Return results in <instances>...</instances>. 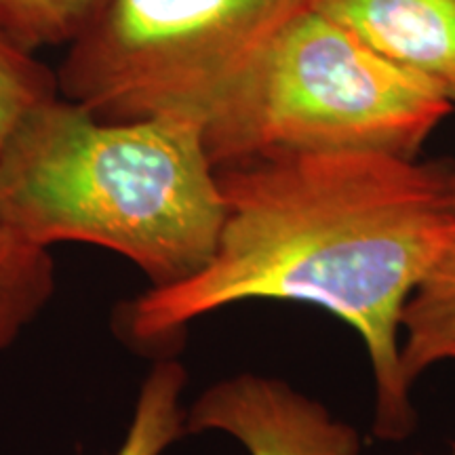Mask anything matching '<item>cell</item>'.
Returning a JSON list of instances; mask_svg holds the SVG:
<instances>
[{
  "label": "cell",
  "instance_id": "1",
  "mask_svg": "<svg viewBox=\"0 0 455 455\" xmlns=\"http://www.w3.org/2000/svg\"><path fill=\"white\" fill-rule=\"evenodd\" d=\"M218 178L226 218L212 261L131 299L124 335L150 348L241 301L316 306L365 344L375 436L407 439L418 415L401 373V310L455 238L445 164L375 152H266L218 167Z\"/></svg>",
  "mask_w": 455,
  "mask_h": 455
},
{
  "label": "cell",
  "instance_id": "5",
  "mask_svg": "<svg viewBox=\"0 0 455 455\" xmlns=\"http://www.w3.org/2000/svg\"><path fill=\"white\" fill-rule=\"evenodd\" d=\"M186 432H221L249 455H361L355 426L283 379L255 373L209 386L186 413Z\"/></svg>",
  "mask_w": 455,
  "mask_h": 455
},
{
  "label": "cell",
  "instance_id": "6",
  "mask_svg": "<svg viewBox=\"0 0 455 455\" xmlns=\"http://www.w3.org/2000/svg\"><path fill=\"white\" fill-rule=\"evenodd\" d=\"M312 4L455 106V0H312Z\"/></svg>",
  "mask_w": 455,
  "mask_h": 455
},
{
  "label": "cell",
  "instance_id": "9",
  "mask_svg": "<svg viewBox=\"0 0 455 455\" xmlns=\"http://www.w3.org/2000/svg\"><path fill=\"white\" fill-rule=\"evenodd\" d=\"M188 373L175 358H161L146 375L121 447L114 455H163L188 435L181 392Z\"/></svg>",
  "mask_w": 455,
  "mask_h": 455
},
{
  "label": "cell",
  "instance_id": "12",
  "mask_svg": "<svg viewBox=\"0 0 455 455\" xmlns=\"http://www.w3.org/2000/svg\"><path fill=\"white\" fill-rule=\"evenodd\" d=\"M447 192H449V198H451V207L455 212V164L453 167H447Z\"/></svg>",
  "mask_w": 455,
  "mask_h": 455
},
{
  "label": "cell",
  "instance_id": "4",
  "mask_svg": "<svg viewBox=\"0 0 455 455\" xmlns=\"http://www.w3.org/2000/svg\"><path fill=\"white\" fill-rule=\"evenodd\" d=\"M453 108L310 4L266 61L243 161L266 152L418 158Z\"/></svg>",
  "mask_w": 455,
  "mask_h": 455
},
{
  "label": "cell",
  "instance_id": "2",
  "mask_svg": "<svg viewBox=\"0 0 455 455\" xmlns=\"http://www.w3.org/2000/svg\"><path fill=\"white\" fill-rule=\"evenodd\" d=\"M0 218L47 249L104 247L171 287L212 261L226 203L196 121H104L57 93L0 148Z\"/></svg>",
  "mask_w": 455,
  "mask_h": 455
},
{
  "label": "cell",
  "instance_id": "10",
  "mask_svg": "<svg viewBox=\"0 0 455 455\" xmlns=\"http://www.w3.org/2000/svg\"><path fill=\"white\" fill-rule=\"evenodd\" d=\"M104 4L106 0H0V32L32 53L70 44Z\"/></svg>",
  "mask_w": 455,
  "mask_h": 455
},
{
  "label": "cell",
  "instance_id": "8",
  "mask_svg": "<svg viewBox=\"0 0 455 455\" xmlns=\"http://www.w3.org/2000/svg\"><path fill=\"white\" fill-rule=\"evenodd\" d=\"M53 293L51 249L28 241L0 218V352L36 321Z\"/></svg>",
  "mask_w": 455,
  "mask_h": 455
},
{
  "label": "cell",
  "instance_id": "3",
  "mask_svg": "<svg viewBox=\"0 0 455 455\" xmlns=\"http://www.w3.org/2000/svg\"><path fill=\"white\" fill-rule=\"evenodd\" d=\"M312 0H106L68 44L61 98L104 121L186 116L218 167L247 152L266 61Z\"/></svg>",
  "mask_w": 455,
  "mask_h": 455
},
{
  "label": "cell",
  "instance_id": "14",
  "mask_svg": "<svg viewBox=\"0 0 455 455\" xmlns=\"http://www.w3.org/2000/svg\"><path fill=\"white\" fill-rule=\"evenodd\" d=\"M419 455H424V453H419Z\"/></svg>",
  "mask_w": 455,
  "mask_h": 455
},
{
  "label": "cell",
  "instance_id": "13",
  "mask_svg": "<svg viewBox=\"0 0 455 455\" xmlns=\"http://www.w3.org/2000/svg\"><path fill=\"white\" fill-rule=\"evenodd\" d=\"M449 455H455V443L451 445V453H449Z\"/></svg>",
  "mask_w": 455,
  "mask_h": 455
},
{
  "label": "cell",
  "instance_id": "11",
  "mask_svg": "<svg viewBox=\"0 0 455 455\" xmlns=\"http://www.w3.org/2000/svg\"><path fill=\"white\" fill-rule=\"evenodd\" d=\"M57 93L55 72L0 32V148L32 108Z\"/></svg>",
  "mask_w": 455,
  "mask_h": 455
},
{
  "label": "cell",
  "instance_id": "7",
  "mask_svg": "<svg viewBox=\"0 0 455 455\" xmlns=\"http://www.w3.org/2000/svg\"><path fill=\"white\" fill-rule=\"evenodd\" d=\"M401 373L411 386L435 363L455 358V238L401 310Z\"/></svg>",
  "mask_w": 455,
  "mask_h": 455
}]
</instances>
